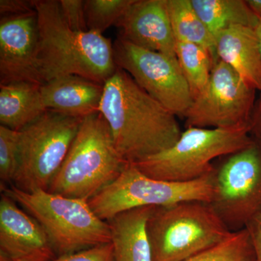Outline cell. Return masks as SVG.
<instances>
[{"instance_id":"1","label":"cell","mask_w":261,"mask_h":261,"mask_svg":"<svg viewBox=\"0 0 261 261\" xmlns=\"http://www.w3.org/2000/svg\"><path fill=\"white\" fill-rule=\"evenodd\" d=\"M99 112L127 163L140 162L171 148L182 133L177 116L119 68L104 84Z\"/></svg>"},{"instance_id":"2","label":"cell","mask_w":261,"mask_h":261,"mask_svg":"<svg viewBox=\"0 0 261 261\" xmlns=\"http://www.w3.org/2000/svg\"><path fill=\"white\" fill-rule=\"evenodd\" d=\"M34 3L43 84L57 77L76 75L105 84L118 68L111 39L97 32L70 29L57 0H34Z\"/></svg>"},{"instance_id":"3","label":"cell","mask_w":261,"mask_h":261,"mask_svg":"<svg viewBox=\"0 0 261 261\" xmlns=\"http://www.w3.org/2000/svg\"><path fill=\"white\" fill-rule=\"evenodd\" d=\"M100 113L82 122L64 162L50 182V193L89 201L114 181L126 166Z\"/></svg>"},{"instance_id":"4","label":"cell","mask_w":261,"mask_h":261,"mask_svg":"<svg viewBox=\"0 0 261 261\" xmlns=\"http://www.w3.org/2000/svg\"><path fill=\"white\" fill-rule=\"evenodd\" d=\"M3 190L42 226L58 256L111 243L108 221L94 214L87 200L47 190L24 192L13 185Z\"/></svg>"},{"instance_id":"5","label":"cell","mask_w":261,"mask_h":261,"mask_svg":"<svg viewBox=\"0 0 261 261\" xmlns=\"http://www.w3.org/2000/svg\"><path fill=\"white\" fill-rule=\"evenodd\" d=\"M250 124L228 128H187L177 142L163 152L132 163L149 177L188 182L210 174L213 161L243 150L253 142Z\"/></svg>"},{"instance_id":"6","label":"cell","mask_w":261,"mask_h":261,"mask_svg":"<svg viewBox=\"0 0 261 261\" xmlns=\"http://www.w3.org/2000/svg\"><path fill=\"white\" fill-rule=\"evenodd\" d=\"M152 261H185L232 231L212 206L200 201L154 207L147 224Z\"/></svg>"},{"instance_id":"7","label":"cell","mask_w":261,"mask_h":261,"mask_svg":"<svg viewBox=\"0 0 261 261\" xmlns=\"http://www.w3.org/2000/svg\"><path fill=\"white\" fill-rule=\"evenodd\" d=\"M213 172L195 181H167L149 177L135 165L127 163L119 176L88 202L94 214L105 221L137 207L189 201L211 203L214 194Z\"/></svg>"},{"instance_id":"8","label":"cell","mask_w":261,"mask_h":261,"mask_svg":"<svg viewBox=\"0 0 261 261\" xmlns=\"http://www.w3.org/2000/svg\"><path fill=\"white\" fill-rule=\"evenodd\" d=\"M83 119L47 110L20 130L19 166L13 186L27 192L47 190Z\"/></svg>"},{"instance_id":"9","label":"cell","mask_w":261,"mask_h":261,"mask_svg":"<svg viewBox=\"0 0 261 261\" xmlns=\"http://www.w3.org/2000/svg\"><path fill=\"white\" fill-rule=\"evenodd\" d=\"M210 205L231 231L246 228L261 213V142H253L213 172Z\"/></svg>"},{"instance_id":"10","label":"cell","mask_w":261,"mask_h":261,"mask_svg":"<svg viewBox=\"0 0 261 261\" xmlns=\"http://www.w3.org/2000/svg\"><path fill=\"white\" fill-rule=\"evenodd\" d=\"M113 55L117 67L141 88L176 116H184L193 98L177 58L138 47L119 37L113 42Z\"/></svg>"},{"instance_id":"11","label":"cell","mask_w":261,"mask_h":261,"mask_svg":"<svg viewBox=\"0 0 261 261\" xmlns=\"http://www.w3.org/2000/svg\"><path fill=\"white\" fill-rule=\"evenodd\" d=\"M255 94L224 62L214 63L205 89L184 115L187 128H228L251 125Z\"/></svg>"},{"instance_id":"12","label":"cell","mask_w":261,"mask_h":261,"mask_svg":"<svg viewBox=\"0 0 261 261\" xmlns=\"http://www.w3.org/2000/svg\"><path fill=\"white\" fill-rule=\"evenodd\" d=\"M37 12L0 20V84H43Z\"/></svg>"},{"instance_id":"13","label":"cell","mask_w":261,"mask_h":261,"mask_svg":"<svg viewBox=\"0 0 261 261\" xmlns=\"http://www.w3.org/2000/svg\"><path fill=\"white\" fill-rule=\"evenodd\" d=\"M115 27L127 42L176 58L167 0H134Z\"/></svg>"},{"instance_id":"14","label":"cell","mask_w":261,"mask_h":261,"mask_svg":"<svg viewBox=\"0 0 261 261\" xmlns=\"http://www.w3.org/2000/svg\"><path fill=\"white\" fill-rule=\"evenodd\" d=\"M5 193L0 200V257L17 258L53 250L45 231Z\"/></svg>"},{"instance_id":"15","label":"cell","mask_w":261,"mask_h":261,"mask_svg":"<svg viewBox=\"0 0 261 261\" xmlns=\"http://www.w3.org/2000/svg\"><path fill=\"white\" fill-rule=\"evenodd\" d=\"M47 110L84 118L99 112L104 84L76 75L57 77L41 85Z\"/></svg>"},{"instance_id":"16","label":"cell","mask_w":261,"mask_h":261,"mask_svg":"<svg viewBox=\"0 0 261 261\" xmlns=\"http://www.w3.org/2000/svg\"><path fill=\"white\" fill-rule=\"evenodd\" d=\"M217 59L227 64L246 85L261 92V54L255 29L238 25L215 36Z\"/></svg>"},{"instance_id":"17","label":"cell","mask_w":261,"mask_h":261,"mask_svg":"<svg viewBox=\"0 0 261 261\" xmlns=\"http://www.w3.org/2000/svg\"><path fill=\"white\" fill-rule=\"evenodd\" d=\"M154 207L123 211L108 221L115 261H152L147 224Z\"/></svg>"},{"instance_id":"18","label":"cell","mask_w":261,"mask_h":261,"mask_svg":"<svg viewBox=\"0 0 261 261\" xmlns=\"http://www.w3.org/2000/svg\"><path fill=\"white\" fill-rule=\"evenodd\" d=\"M47 111L41 84L29 82L0 84L2 126L20 132Z\"/></svg>"},{"instance_id":"19","label":"cell","mask_w":261,"mask_h":261,"mask_svg":"<svg viewBox=\"0 0 261 261\" xmlns=\"http://www.w3.org/2000/svg\"><path fill=\"white\" fill-rule=\"evenodd\" d=\"M191 3L214 37L238 25L255 29L260 20L246 0H191Z\"/></svg>"},{"instance_id":"20","label":"cell","mask_w":261,"mask_h":261,"mask_svg":"<svg viewBox=\"0 0 261 261\" xmlns=\"http://www.w3.org/2000/svg\"><path fill=\"white\" fill-rule=\"evenodd\" d=\"M167 6L176 42L202 46L210 51L216 63L214 36L196 13L191 0H167Z\"/></svg>"},{"instance_id":"21","label":"cell","mask_w":261,"mask_h":261,"mask_svg":"<svg viewBox=\"0 0 261 261\" xmlns=\"http://www.w3.org/2000/svg\"><path fill=\"white\" fill-rule=\"evenodd\" d=\"M176 56L193 99L205 89L215 63L210 51L193 43H176Z\"/></svg>"},{"instance_id":"22","label":"cell","mask_w":261,"mask_h":261,"mask_svg":"<svg viewBox=\"0 0 261 261\" xmlns=\"http://www.w3.org/2000/svg\"><path fill=\"white\" fill-rule=\"evenodd\" d=\"M255 253L247 228L232 231L227 238L185 261H255Z\"/></svg>"},{"instance_id":"23","label":"cell","mask_w":261,"mask_h":261,"mask_svg":"<svg viewBox=\"0 0 261 261\" xmlns=\"http://www.w3.org/2000/svg\"><path fill=\"white\" fill-rule=\"evenodd\" d=\"M134 0H85L86 19L88 31L102 34L116 25Z\"/></svg>"},{"instance_id":"24","label":"cell","mask_w":261,"mask_h":261,"mask_svg":"<svg viewBox=\"0 0 261 261\" xmlns=\"http://www.w3.org/2000/svg\"><path fill=\"white\" fill-rule=\"evenodd\" d=\"M20 132L0 125V178L13 183L19 166Z\"/></svg>"},{"instance_id":"25","label":"cell","mask_w":261,"mask_h":261,"mask_svg":"<svg viewBox=\"0 0 261 261\" xmlns=\"http://www.w3.org/2000/svg\"><path fill=\"white\" fill-rule=\"evenodd\" d=\"M60 9L65 23L74 32H88L84 0H60Z\"/></svg>"},{"instance_id":"26","label":"cell","mask_w":261,"mask_h":261,"mask_svg":"<svg viewBox=\"0 0 261 261\" xmlns=\"http://www.w3.org/2000/svg\"><path fill=\"white\" fill-rule=\"evenodd\" d=\"M49 261H115L112 243L102 244L51 259Z\"/></svg>"},{"instance_id":"27","label":"cell","mask_w":261,"mask_h":261,"mask_svg":"<svg viewBox=\"0 0 261 261\" xmlns=\"http://www.w3.org/2000/svg\"><path fill=\"white\" fill-rule=\"evenodd\" d=\"M34 0H1L0 15L1 17L18 16L35 12Z\"/></svg>"},{"instance_id":"28","label":"cell","mask_w":261,"mask_h":261,"mask_svg":"<svg viewBox=\"0 0 261 261\" xmlns=\"http://www.w3.org/2000/svg\"><path fill=\"white\" fill-rule=\"evenodd\" d=\"M246 228L251 235L255 248V261H261V213L250 221Z\"/></svg>"},{"instance_id":"29","label":"cell","mask_w":261,"mask_h":261,"mask_svg":"<svg viewBox=\"0 0 261 261\" xmlns=\"http://www.w3.org/2000/svg\"><path fill=\"white\" fill-rule=\"evenodd\" d=\"M56 257V254L53 250H42L25 255V256L17 257V258H5L0 257V261H49Z\"/></svg>"},{"instance_id":"30","label":"cell","mask_w":261,"mask_h":261,"mask_svg":"<svg viewBox=\"0 0 261 261\" xmlns=\"http://www.w3.org/2000/svg\"><path fill=\"white\" fill-rule=\"evenodd\" d=\"M252 137L261 142V97L255 103L251 120Z\"/></svg>"},{"instance_id":"31","label":"cell","mask_w":261,"mask_h":261,"mask_svg":"<svg viewBox=\"0 0 261 261\" xmlns=\"http://www.w3.org/2000/svg\"><path fill=\"white\" fill-rule=\"evenodd\" d=\"M247 4L256 15L259 20H261V0H246Z\"/></svg>"},{"instance_id":"32","label":"cell","mask_w":261,"mask_h":261,"mask_svg":"<svg viewBox=\"0 0 261 261\" xmlns=\"http://www.w3.org/2000/svg\"><path fill=\"white\" fill-rule=\"evenodd\" d=\"M255 32H256L257 39H258L259 46H260V50L261 54V20H259L258 23L255 28ZM261 97V94H260Z\"/></svg>"}]
</instances>
